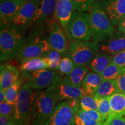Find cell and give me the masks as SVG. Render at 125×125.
Masks as SVG:
<instances>
[{
	"label": "cell",
	"mask_w": 125,
	"mask_h": 125,
	"mask_svg": "<svg viewBox=\"0 0 125 125\" xmlns=\"http://www.w3.org/2000/svg\"></svg>",
	"instance_id": "obj_42"
},
{
	"label": "cell",
	"mask_w": 125,
	"mask_h": 125,
	"mask_svg": "<svg viewBox=\"0 0 125 125\" xmlns=\"http://www.w3.org/2000/svg\"><path fill=\"white\" fill-rule=\"evenodd\" d=\"M66 35L60 23L56 21L50 30L47 39L52 49L59 52L62 56L69 55V42H68Z\"/></svg>",
	"instance_id": "obj_12"
},
{
	"label": "cell",
	"mask_w": 125,
	"mask_h": 125,
	"mask_svg": "<svg viewBox=\"0 0 125 125\" xmlns=\"http://www.w3.org/2000/svg\"><path fill=\"white\" fill-rule=\"evenodd\" d=\"M103 80L100 74L93 71L88 72L82 82V88L85 94L94 96Z\"/></svg>",
	"instance_id": "obj_21"
},
{
	"label": "cell",
	"mask_w": 125,
	"mask_h": 125,
	"mask_svg": "<svg viewBox=\"0 0 125 125\" xmlns=\"http://www.w3.org/2000/svg\"><path fill=\"white\" fill-rule=\"evenodd\" d=\"M89 12L75 10L68 24V31L72 38L90 41L91 35L89 28Z\"/></svg>",
	"instance_id": "obj_9"
},
{
	"label": "cell",
	"mask_w": 125,
	"mask_h": 125,
	"mask_svg": "<svg viewBox=\"0 0 125 125\" xmlns=\"http://www.w3.org/2000/svg\"><path fill=\"white\" fill-rule=\"evenodd\" d=\"M74 12V6L71 0H57L56 18L69 39L72 38L68 31V24Z\"/></svg>",
	"instance_id": "obj_16"
},
{
	"label": "cell",
	"mask_w": 125,
	"mask_h": 125,
	"mask_svg": "<svg viewBox=\"0 0 125 125\" xmlns=\"http://www.w3.org/2000/svg\"><path fill=\"white\" fill-rule=\"evenodd\" d=\"M34 90L29 82L26 81L19 94L13 116L17 125H31V97Z\"/></svg>",
	"instance_id": "obj_6"
},
{
	"label": "cell",
	"mask_w": 125,
	"mask_h": 125,
	"mask_svg": "<svg viewBox=\"0 0 125 125\" xmlns=\"http://www.w3.org/2000/svg\"><path fill=\"white\" fill-rule=\"evenodd\" d=\"M27 0H1L0 24L1 29L8 27L12 19Z\"/></svg>",
	"instance_id": "obj_13"
},
{
	"label": "cell",
	"mask_w": 125,
	"mask_h": 125,
	"mask_svg": "<svg viewBox=\"0 0 125 125\" xmlns=\"http://www.w3.org/2000/svg\"></svg>",
	"instance_id": "obj_43"
},
{
	"label": "cell",
	"mask_w": 125,
	"mask_h": 125,
	"mask_svg": "<svg viewBox=\"0 0 125 125\" xmlns=\"http://www.w3.org/2000/svg\"><path fill=\"white\" fill-rule=\"evenodd\" d=\"M81 108L84 110H97L98 102L96 97L93 95L84 94L79 98Z\"/></svg>",
	"instance_id": "obj_28"
},
{
	"label": "cell",
	"mask_w": 125,
	"mask_h": 125,
	"mask_svg": "<svg viewBox=\"0 0 125 125\" xmlns=\"http://www.w3.org/2000/svg\"><path fill=\"white\" fill-rule=\"evenodd\" d=\"M112 24L118 26L125 16V0H99Z\"/></svg>",
	"instance_id": "obj_14"
},
{
	"label": "cell",
	"mask_w": 125,
	"mask_h": 125,
	"mask_svg": "<svg viewBox=\"0 0 125 125\" xmlns=\"http://www.w3.org/2000/svg\"><path fill=\"white\" fill-rule=\"evenodd\" d=\"M79 108V98L62 101L56 106L43 125H74L75 113Z\"/></svg>",
	"instance_id": "obj_5"
},
{
	"label": "cell",
	"mask_w": 125,
	"mask_h": 125,
	"mask_svg": "<svg viewBox=\"0 0 125 125\" xmlns=\"http://www.w3.org/2000/svg\"><path fill=\"white\" fill-rule=\"evenodd\" d=\"M16 104H12L7 101L0 103V115L13 118L15 112Z\"/></svg>",
	"instance_id": "obj_33"
},
{
	"label": "cell",
	"mask_w": 125,
	"mask_h": 125,
	"mask_svg": "<svg viewBox=\"0 0 125 125\" xmlns=\"http://www.w3.org/2000/svg\"><path fill=\"white\" fill-rule=\"evenodd\" d=\"M113 57L114 56L100 51L92 59L87 67L91 71L100 74L112 62Z\"/></svg>",
	"instance_id": "obj_20"
},
{
	"label": "cell",
	"mask_w": 125,
	"mask_h": 125,
	"mask_svg": "<svg viewBox=\"0 0 125 125\" xmlns=\"http://www.w3.org/2000/svg\"><path fill=\"white\" fill-rule=\"evenodd\" d=\"M100 43V51L115 56L125 49V34L115 31L107 40Z\"/></svg>",
	"instance_id": "obj_17"
},
{
	"label": "cell",
	"mask_w": 125,
	"mask_h": 125,
	"mask_svg": "<svg viewBox=\"0 0 125 125\" xmlns=\"http://www.w3.org/2000/svg\"><path fill=\"white\" fill-rule=\"evenodd\" d=\"M13 121V118L0 115V125H9Z\"/></svg>",
	"instance_id": "obj_37"
},
{
	"label": "cell",
	"mask_w": 125,
	"mask_h": 125,
	"mask_svg": "<svg viewBox=\"0 0 125 125\" xmlns=\"http://www.w3.org/2000/svg\"><path fill=\"white\" fill-rule=\"evenodd\" d=\"M48 68L50 69L49 58L46 56H43L25 60L21 62L20 65V71L21 72H30Z\"/></svg>",
	"instance_id": "obj_22"
},
{
	"label": "cell",
	"mask_w": 125,
	"mask_h": 125,
	"mask_svg": "<svg viewBox=\"0 0 125 125\" xmlns=\"http://www.w3.org/2000/svg\"><path fill=\"white\" fill-rule=\"evenodd\" d=\"M58 101L80 98L85 94L82 87L75 86L64 80L58 72L51 85L46 89Z\"/></svg>",
	"instance_id": "obj_7"
},
{
	"label": "cell",
	"mask_w": 125,
	"mask_h": 125,
	"mask_svg": "<svg viewBox=\"0 0 125 125\" xmlns=\"http://www.w3.org/2000/svg\"><path fill=\"white\" fill-rule=\"evenodd\" d=\"M26 81L24 77L21 75L18 80L6 90L5 101L10 104H16L19 94Z\"/></svg>",
	"instance_id": "obj_26"
},
{
	"label": "cell",
	"mask_w": 125,
	"mask_h": 125,
	"mask_svg": "<svg viewBox=\"0 0 125 125\" xmlns=\"http://www.w3.org/2000/svg\"><path fill=\"white\" fill-rule=\"evenodd\" d=\"M111 113L109 116H123L125 115V94L118 92L109 97Z\"/></svg>",
	"instance_id": "obj_24"
},
{
	"label": "cell",
	"mask_w": 125,
	"mask_h": 125,
	"mask_svg": "<svg viewBox=\"0 0 125 125\" xmlns=\"http://www.w3.org/2000/svg\"><path fill=\"white\" fill-rule=\"evenodd\" d=\"M5 92L6 90L0 89V103L5 101Z\"/></svg>",
	"instance_id": "obj_39"
},
{
	"label": "cell",
	"mask_w": 125,
	"mask_h": 125,
	"mask_svg": "<svg viewBox=\"0 0 125 125\" xmlns=\"http://www.w3.org/2000/svg\"><path fill=\"white\" fill-rule=\"evenodd\" d=\"M121 70L122 68L112 62L100 75L103 80H115Z\"/></svg>",
	"instance_id": "obj_29"
},
{
	"label": "cell",
	"mask_w": 125,
	"mask_h": 125,
	"mask_svg": "<svg viewBox=\"0 0 125 125\" xmlns=\"http://www.w3.org/2000/svg\"><path fill=\"white\" fill-rule=\"evenodd\" d=\"M116 85L119 92L125 94V69L122 68V70L118 77L115 79Z\"/></svg>",
	"instance_id": "obj_35"
},
{
	"label": "cell",
	"mask_w": 125,
	"mask_h": 125,
	"mask_svg": "<svg viewBox=\"0 0 125 125\" xmlns=\"http://www.w3.org/2000/svg\"><path fill=\"white\" fill-rule=\"evenodd\" d=\"M49 58L50 62V69L53 70H59L61 60L62 59V54L59 52L52 49L45 54Z\"/></svg>",
	"instance_id": "obj_31"
},
{
	"label": "cell",
	"mask_w": 125,
	"mask_h": 125,
	"mask_svg": "<svg viewBox=\"0 0 125 125\" xmlns=\"http://www.w3.org/2000/svg\"><path fill=\"white\" fill-rule=\"evenodd\" d=\"M74 6V11L89 12L94 0H71Z\"/></svg>",
	"instance_id": "obj_32"
},
{
	"label": "cell",
	"mask_w": 125,
	"mask_h": 125,
	"mask_svg": "<svg viewBox=\"0 0 125 125\" xmlns=\"http://www.w3.org/2000/svg\"><path fill=\"white\" fill-rule=\"evenodd\" d=\"M27 42L25 34L12 27L1 29L0 59L1 62L17 57Z\"/></svg>",
	"instance_id": "obj_3"
},
{
	"label": "cell",
	"mask_w": 125,
	"mask_h": 125,
	"mask_svg": "<svg viewBox=\"0 0 125 125\" xmlns=\"http://www.w3.org/2000/svg\"><path fill=\"white\" fill-rule=\"evenodd\" d=\"M75 66L74 62L69 56H64L61 60L58 72L63 76L71 73Z\"/></svg>",
	"instance_id": "obj_30"
},
{
	"label": "cell",
	"mask_w": 125,
	"mask_h": 125,
	"mask_svg": "<svg viewBox=\"0 0 125 125\" xmlns=\"http://www.w3.org/2000/svg\"><path fill=\"white\" fill-rule=\"evenodd\" d=\"M89 28L92 41L101 42L116 31L99 0H94L89 11Z\"/></svg>",
	"instance_id": "obj_1"
},
{
	"label": "cell",
	"mask_w": 125,
	"mask_h": 125,
	"mask_svg": "<svg viewBox=\"0 0 125 125\" xmlns=\"http://www.w3.org/2000/svg\"><path fill=\"white\" fill-rule=\"evenodd\" d=\"M97 98L98 102L97 111L102 117L103 121L104 122L111 113L109 97H97Z\"/></svg>",
	"instance_id": "obj_27"
},
{
	"label": "cell",
	"mask_w": 125,
	"mask_h": 125,
	"mask_svg": "<svg viewBox=\"0 0 125 125\" xmlns=\"http://www.w3.org/2000/svg\"><path fill=\"white\" fill-rule=\"evenodd\" d=\"M21 73V75L29 82L34 90H40L51 85L58 71L43 69Z\"/></svg>",
	"instance_id": "obj_11"
},
{
	"label": "cell",
	"mask_w": 125,
	"mask_h": 125,
	"mask_svg": "<svg viewBox=\"0 0 125 125\" xmlns=\"http://www.w3.org/2000/svg\"><path fill=\"white\" fill-rule=\"evenodd\" d=\"M58 100L46 90H34L31 97V125H43L53 111Z\"/></svg>",
	"instance_id": "obj_2"
},
{
	"label": "cell",
	"mask_w": 125,
	"mask_h": 125,
	"mask_svg": "<svg viewBox=\"0 0 125 125\" xmlns=\"http://www.w3.org/2000/svg\"><path fill=\"white\" fill-rule=\"evenodd\" d=\"M105 121L111 125H125V118L123 116H109Z\"/></svg>",
	"instance_id": "obj_36"
},
{
	"label": "cell",
	"mask_w": 125,
	"mask_h": 125,
	"mask_svg": "<svg viewBox=\"0 0 125 125\" xmlns=\"http://www.w3.org/2000/svg\"><path fill=\"white\" fill-rule=\"evenodd\" d=\"M51 50L52 48L47 39L36 37L27 43L17 58L22 62L28 59L45 56Z\"/></svg>",
	"instance_id": "obj_10"
},
{
	"label": "cell",
	"mask_w": 125,
	"mask_h": 125,
	"mask_svg": "<svg viewBox=\"0 0 125 125\" xmlns=\"http://www.w3.org/2000/svg\"><path fill=\"white\" fill-rule=\"evenodd\" d=\"M89 72L87 66L75 65L74 69L69 74L62 76L64 80L75 86L82 87V82L86 75Z\"/></svg>",
	"instance_id": "obj_23"
},
{
	"label": "cell",
	"mask_w": 125,
	"mask_h": 125,
	"mask_svg": "<svg viewBox=\"0 0 125 125\" xmlns=\"http://www.w3.org/2000/svg\"><path fill=\"white\" fill-rule=\"evenodd\" d=\"M41 0H27L17 12L8 27L18 30L23 34L32 24L35 13Z\"/></svg>",
	"instance_id": "obj_8"
},
{
	"label": "cell",
	"mask_w": 125,
	"mask_h": 125,
	"mask_svg": "<svg viewBox=\"0 0 125 125\" xmlns=\"http://www.w3.org/2000/svg\"><path fill=\"white\" fill-rule=\"evenodd\" d=\"M17 125L16 124V123L15 122H12L10 123V125Z\"/></svg>",
	"instance_id": "obj_41"
},
{
	"label": "cell",
	"mask_w": 125,
	"mask_h": 125,
	"mask_svg": "<svg viewBox=\"0 0 125 125\" xmlns=\"http://www.w3.org/2000/svg\"><path fill=\"white\" fill-rule=\"evenodd\" d=\"M118 30L122 33L125 34V16L118 24Z\"/></svg>",
	"instance_id": "obj_38"
},
{
	"label": "cell",
	"mask_w": 125,
	"mask_h": 125,
	"mask_svg": "<svg viewBox=\"0 0 125 125\" xmlns=\"http://www.w3.org/2000/svg\"><path fill=\"white\" fill-rule=\"evenodd\" d=\"M112 62L119 68H125V49L114 56Z\"/></svg>",
	"instance_id": "obj_34"
},
{
	"label": "cell",
	"mask_w": 125,
	"mask_h": 125,
	"mask_svg": "<svg viewBox=\"0 0 125 125\" xmlns=\"http://www.w3.org/2000/svg\"><path fill=\"white\" fill-rule=\"evenodd\" d=\"M57 2V0H41L35 13L32 24L40 26L49 22L52 18L56 19L55 13Z\"/></svg>",
	"instance_id": "obj_15"
},
{
	"label": "cell",
	"mask_w": 125,
	"mask_h": 125,
	"mask_svg": "<svg viewBox=\"0 0 125 125\" xmlns=\"http://www.w3.org/2000/svg\"><path fill=\"white\" fill-rule=\"evenodd\" d=\"M100 125H111V124L107 121H104V122H103Z\"/></svg>",
	"instance_id": "obj_40"
},
{
	"label": "cell",
	"mask_w": 125,
	"mask_h": 125,
	"mask_svg": "<svg viewBox=\"0 0 125 125\" xmlns=\"http://www.w3.org/2000/svg\"><path fill=\"white\" fill-rule=\"evenodd\" d=\"M100 51V43L97 42L70 39L68 56L75 65L87 66Z\"/></svg>",
	"instance_id": "obj_4"
},
{
	"label": "cell",
	"mask_w": 125,
	"mask_h": 125,
	"mask_svg": "<svg viewBox=\"0 0 125 125\" xmlns=\"http://www.w3.org/2000/svg\"><path fill=\"white\" fill-rule=\"evenodd\" d=\"M20 77V71L16 67L2 64L0 70V89L6 90Z\"/></svg>",
	"instance_id": "obj_19"
},
{
	"label": "cell",
	"mask_w": 125,
	"mask_h": 125,
	"mask_svg": "<svg viewBox=\"0 0 125 125\" xmlns=\"http://www.w3.org/2000/svg\"><path fill=\"white\" fill-rule=\"evenodd\" d=\"M97 110H84L81 108L75 111L74 125H100L103 122Z\"/></svg>",
	"instance_id": "obj_18"
},
{
	"label": "cell",
	"mask_w": 125,
	"mask_h": 125,
	"mask_svg": "<svg viewBox=\"0 0 125 125\" xmlns=\"http://www.w3.org/2000/svg\"><path fill=\"white\" fill-rule=\"evenodd\" d=\"M119 92L115 80H103L94 96L97 97H109Z\"/></svg>",
	"instance_id": "obj_25"
}]
</instances>
